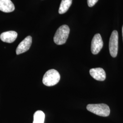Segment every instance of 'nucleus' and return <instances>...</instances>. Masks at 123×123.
<instances>
[{
  "mask_svg": "<svg viewBox=\"0 0 123 123\" xmlns=\"http://www.w3.org/2000/svg\"><path fill=\"white\" fill-rule=\"evenodd\" d=\"M14 10V5L11 0H0V11L8 13L13 12Z\"/></svg>",
  "mask_w": 123,
  "mask_h": 123,
  "instance_id": "nucleus-9",
  "label": "nucleus"
},
{
  "mask_svg": "<svg viewBox=\"0 0 123 123\" xmlns=\"http://www.w3.org/2000/svg\"><path fill=\"white\" fill-rule=\"evenodd\" d=\"M70 32L69 26L63 25L57 29L53 38L54 43L57 45H62L66 43Z\"/></svg>",
  "mask_w": 123,
  "mask_h": 123,
  "instance_id": "nucleus-1",
  "label": "nucleus"
},
{
  "mask_svg": "<svg viewBox=\"0 0 123 123\" xmlns=\"http://www.w3.org/2000/svg\"><path fill=\"white\" fill-rule=\"evenodd\" d=\"M122 36H123V25L122 26Z\"/></svg>",
  "mask_w": 123,
  "mask_h": 123,
  "instance_id": "nucleus-13",
  "label": "nucleus"
},
{
  "mask_svg": "<svg viewBox=\"0 0 123 123\" xmlns=\"http://www.w3.org/2000/svg\"><path fill=\"white\" fill-rule=\"evenodd\" d=\"M31 43L32 37L30 36L26 37L18 45L16 49L17 54L19 55L28 51L30 48Z\"/></svg>",
  "mask_w": 123,
  "mask_h": 123,
  "instance_id": "nucleus-6",
  "label": "nucleus"
},
{
  "mask_svg": "<svg viewBox=\"0 0 123 123\" xmlns=\"http://www.w3.org/2000/svg\"><path fill=\"white\" fill-rule=\"evenodd\" d=\"M98 0H87V3L89 7H92L97 3Z\"/></svg>",
  "mask_w": 123,
  "mask_h": 123,
  "instance_id": "nucleus-12",
  "label": "nucleus"
},
{
  "mask_svg": "<svg viewBox=\"0 0 123 123\" xmlns=\"http://www.w3.org/2000/svg\"><path fill=\"white\" fill-rule=\"evenodd\" d=\"M118 33L116 30L113 31L110 36L109 43V49L111 56L115 57L118 52Z\"/></svg>",
  "mask_w": 123,
  "mask_h": 123,
  "instance_id": "nucleus-4",
  "label": "nucleus"
},
{
  "mask_svg": "<svg viewBox=\"0 0 123 123\" xmlns=\"http://www.w3.org/2000/svg\"><path fill=\"white\" fill-rule=\"evenodd\" d=\"M72 0H62L60 5L58 12L60 14L66 13L70 7Z\"/></svg>",
  "mask_w": 123,
  "mask_h": 123,
  "instance_id": "nucleus-10",
  "label": "nucleus"
},
{
  "mask_svg": "<svg viewBox=\"0 0 123 123\" xmlns=\"http://www.w3.org/2000/svg\"><path fill=\"white\" fill-rule=\"evenodd\" d=\"M18 33L15 31H7L2 33L0 36L1 40L5 43H12L17 39Z\"/></svg>",
  "mask_w": 123,
  "mask_h": 123,
  "instance_id": "nucleus-8",
  "label": "nucleus"
},
{
  "mask_svg": "<svg viewBox=\"0 0 123 123\" xmlns=\"http://www.w3.org/2000/svg\"><path fill=\"white\" fill-rule=\"evenodd\" d=\"M45 117V114L42 111H37L33 115V123H44Z\"/></svg>",
  "mask_w": 123,
  "mask_h": 123,
  "instance_id": "nucleus-11",
  "label": "nucleus"
},
{
  "mask_svg": "<svg viewBox=\"0 0 123 123\" xmlns=\"http://www.w3.org/2000/svg\"><path fill=\"white\" fill-rule=\"evenodd\" d=\"M88 111L102 117H107L110 114L109 107L105 104H89L87 106Z\"/></svg>",
  "mask_w": 123,
  "mask_h": 123,
  "instance_id": "nucleus-2",
  "label": "nucleus"
},
{
  "mask_svg": "<svg viewBox=\"0 0 123 123\" xmlns=\"http://www.w3.org/2000/svg\"><path fill=\"white\" fill-rule=\"evenodd\" d=\"M60 75L58 71L55 69H50L44 75L43 82L47 86H53L59 82Z\"/></svg>",
  "mask_w": 123,
  "mask_h": 123,
  "instance_id": "nucleus-3",
  "label": "nucleus"
},
{
  "mask_svg": "<svg viewBox=\"0 0 123 123\" xmlns=\"http://www.w3.org/2000/svg\"><path fill=\"white\" fill-rule=\"evenodd\" d=\"M103 41L101 35L99 33L96 34L93 37L91 42V52L93 54L96 55L100 51L103 47Z\"/></svg>",
  "mask_w": 123,
  "mask_h": 123,
  "instance_id": "nucleus-5",
  "label": "nucleus"
},
{
  "mask_svg": "<svg viewBox=\"0 0 123 123\" xmlns=\"http://www.w3.org/2000/svg\"><path fill=\"white\" fill-rule=\"evenodd\" d=\"M90 75L94 79L103 81L106 79V73L105 70L101 68H92L89 70Z\"/></svg>",
  "mask_w": 123,
  "mask_h": 123,
  "instance_id": "nucleus-7",
  "label": "nucleus"
}]
</instances>
